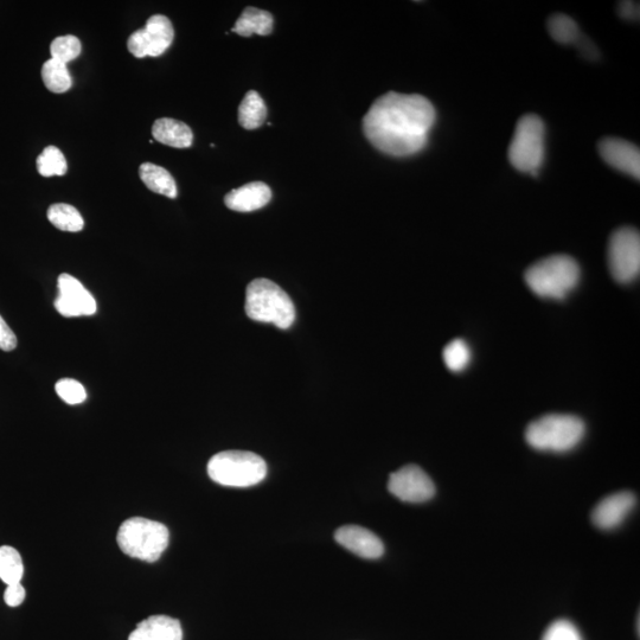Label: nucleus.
I'll use <instances>...</instances> for the list:
<instances>
[{
  "mask_svg": "<svg viewBox=\"0 0 640 640\" xmlns=\"http://www.w3.org/2000/svg\"><path fill=\"white\" fill-rule=\"evenodd\" d=\"M542 640H584L575 625L568 620H558L544 632Z\"/></svg>",
  "mask_w": 640,
  "mask_h": 640,
  "instance_id": "nucleus-29",
  "label": "nucleus"
},
{
  "mask_svg": "<svg viewBox=\"0 0 640 640\" xmlns=\"http://www.w3.org/2000/svg\"><path fill=\"white\" fill-rule=\"evenodd\" d=\"M55 390L60 398L68 405H80L87 399L85 387L78 381L63 379L56 383Z\"/></svg>",
  "mask_w": 640,
  "mask_h": 640,
  "instance_id": "nucleus-28",
  "label": "nucleus"
},
{
  "mask_svg": "<svg viewBox=\"0 0 640 640\" xmlns=\"http://www.w3.org/2000/svg\"><path fill=\"white\" fill-rule=\"evenodd\" d=\"M42 79L48 91L55 94H62L69 91L73 86L72 76H70L67 64L50 59L43 64Z\"/></svg>",
  "mask_w": 640,
  "mask_h": 640,
  "instance_id": "nucleus-22",
  "label": "nucleus"
},
{
  "mask_svg": "<svg viewBox=\"0 0 640 640\" xmlns=\"http://www.w3.org/2000/svg\"><path fill=\"white\" fill-rule=\"evenodd\" d=\"M471 349L464 339H453L448 343L443 351V358L446 367L453 373H460L469 366L471 362Z\"/></svg>",
  "mask_w": 640,
  "mask_h": 640,
  "instance_id": "nucleus-26",
  "label": "nucleus"
},
{
  "mask_svg": "<svg viewBox=\"0 0 640 640\" xmlns=\"http://www.w3.org/2000/svg\"><path fill=\"white\" fill-rule=\"evenodd\" d=\"M586 426L578 416L548 414L528 426L527 443L537 451L568 452L581 443Z\"/></svg>",
  "mask_w": 640,
  "mask_h": 640,
  "instance_id": "nucleus-3",
  "label": "nucleus"
},
{
  "mask_svg": "<svg viewBox=\"0 0 640 640\" xmlns=\"http://www.w3.org/2000/svg\"><path fill=\"white\" fill-rule=\"evenodd\" d=\"M390 494L403 502L424 503L435 495L433 480L416 465H407L389 477Z\"/></svg>",
  "mask_w": 640,
  "mask_h": 640,
  "instance_id": "nucleus-10",
  "label": "nucleus"
},
{
  "mask_svg": "<svg viewBox=\"0 0 640 640\" xmlns=\"http://www.w3.org/2000/svg\"><path fill=\"white\" fill-rule=\"evenodd\" d=\"M37 171L43 177L67 174L68 164L63 153L56 146H48L37 158Z\"/></svg>",
  "mask_w": 640,
  "mask_h": 640,
  "instance_id": "nucleus-24",
  "label": "nucleus"
},
{
  "mask_svg": "<svg viewBox=\"0 0 640 640\" xmlns=\"http://www.w3.org/2000/svg\"><path fill=\"white\" fill-rule=\"evenodd\" d=\"M435 119V108L425 96L389 92L364 115L363 131L375 149L409 157L425 149Z\"/></svg>",
  "mask_w": 640,
  "mask_h": 640,
  "instance_id": "nucleus-1",
  "label": "nucleus"
},
{
  "mask_svg": "<svg viewBox=\"0 0 640 640\" xmlns=\"http://www.w3.org/2000/svg\"><path fill=\"white\" fill-rule=\"evenodd\" d=\"M267 107L264 99L256 91H249L239 107V124L245 130H256L265 124Z\"/></svg>",
  "mask_w": 640,
  "mask_h": 640,
  "instance_id": "nucleus-20",
  "label": "nucleus"
},
{
  "mask_svg": "<svg viewBox=\"0 0 640 640\" xmlns=\"http://www.w3.org/2000/svg\"><path fill=\"white\" fill-rule=\"evenodd\" d=\"M24 575L22 556L15 548L0 547V580L6 585L19 584Z\"/></svg>",
  "mask_w": 640,
  "mask_h": 640,
  "instance_id": "nucleus-23",
  "label": "nucleus"
},
{
  "mask_svg": "<svg viewBox=\"0 0 640 640\" xmlns=\"http://www.w3.org/2000/svg\"><path fill=\"white\" fill-rule=\"evenodd\" d=\"M608 265L618 283L627 284L640 272V235L635 228L616 230L608 245Z\"/></svg>",
  "mask_w": 640,
  "mask_h": 640,
  "instance_id": "nucleus-8",
  "label": "nucleus"
},
{
  "mask_svg": "<svg viewBox=\"0 0 640 640\" xmlns=\"http://www.w3.org/2000/svg\"><path fill=\"white\" fill-rule=\"evenodd\" d=\"M546 127L535 114L524 115L516 125L509 147V160L515 169L537 176L544 160Z\"/></svg>",
  "mask_w": 640,
  "mask_h": 640,
  "instance_id": "nucleus-7",
  "label": "nucleus"
},
{
  "mask_svg": "<svg viewBox=\"0 0 640 640\" xmlns=\"http://www.w3.org/2000/svg\"><path fill=\"white\" fill-rule=\"evenodd\" d=\"M636 507V497L630 491L617 492L601 501L592 512V521L600 529L617 528Z\"/></svg>",
  "mask_w": 640,
  "mask_h": 640,
  "instance_id": "nucleus-13",
  "label": "nucleus"
},
{
  "mask_svg": "<svg viewBox=\"0 0 640 640\" xmlns=\"http://www.w3.org/2000/svg\"><path fill=\"white\" fill-rule=\"evenodd\" d=\"M57 287L59 296L55 299V307L63 317L93 316L98 310L92 294L72 275L61 274Z\"/></svg>",
  "mask_w": 640,
  "mask_h": 640,
  "instance_id": "nucleus-11",
  "label": "nucleus"
},
{
  "mask_svg": "<svg viewBox=\"0 0 640 640\" xmlns=\"http://www.w3.org/2000/svg\"><path fill=\"white\" fill-rule=\"evenodd\" d=\"M48 220L63 232L78 233L85 227L79 210L66 203H56L48 209Z\"/></svg>",
  "mask_w": 640,
  "mask_h": 640,
  "instance_id": "nucleus-21",
  "label": "nucleus"
},
{
  "mask_svg": "<svg viewBox=\"0 0 640 640\" xmlns=\"http://www.w3.org/2000/svg\"><path fill=\"white\" fill-rule=\"evenodd\" d=\"M208 475L223 486L249 488L265 479L267 465L253 452L224 451L209 460Z\"/></svg>",
  "mask_w": 640,
  "mask_h": 640,
  "instance_id": "nucleus-6",
  "label": "nucleus"
},
{
  "mask_svg": "<svg viewBox=\"0 0 640 640\" xmlns=\"http://www.w3.org/2000/svg\"><path fill=\"white\" fill-rule=\"evenodd\" d=\"M336 541L351 553L363 559H379L384 553V546L379 536L373 531L360 526H345L335 534Z\"/></svg>",
  "mask_w": 640,
  "mask_h": 640,
  "instance_id": "nucleus-14",
  "label": "nucleus"
},
{
  "mask_svg": "<svg viewBox=\"0 0 640 640\" xmlns=\"http://www.w3.org/2000/svg\"><path fill=\"white\" fill-rule=\"evenodd\" d=\"M81 51L82 44L79 38L72 35L57 37L50 46L51 59L64 64L78 59Z\"/></svg>",
  "mask_w": 640,
  "mask_h": 640,
  "instance_id": "nucleus-27",
  "label": "nucleus"
},
{
  "mask_svg": "<svg viewBox=\"0 0 640 640\" xmlns=\"http://www.w3.org/2000/svg\"><path fill=\"white\" fill-rule=\"evenodd\" d=\"M175 30L170 19L163 15L149 18L145 28L140 29L128 38L127 48L138 59L162 56L174 42Z\"/></svg>",
  "mask_w": 640,
  "mask_h": 640,
  "instance_id": "nucleus-9",
  "label": "nucleus"
},
{
  "mask_svg": "<svg viewBox=\"0 0 640 640\" xmlns=\"http://www.w3.org/2000/svg\"><path fill=\"white\" fill-rule=\"evenodd\" d=\"M580 281V267L571 256L552 255L537 261L526 272L531 292L541 298L563 299Z\"/></svg>",
  "mask_w": 640,
  "mask_h": 640,
  "instance_id": "nucleus-2",
  "label": "nucleus"
},
{
  "mask_svg": "<svg viewBox=\"0 0 640 640\" xmlns=\"http://www.w3.org/2000/svg\"><path fill=\"white\" fill-rule=\"evenodd\" d=\"M169 529L164 524L133 517L118 531L117 541L123 552L133 559L156 562L169 546Z\"/></svg>",
  "mask_w": 640,
  "mask_h": 640,
  "instance_id": "nucleus-5",
  "label": "nucleus"
},
{
  "mask_svg": "<svg viewBox=\"0 0 640 640\" xmlns=\"http://www.w3.org/2000/svg\"><path fill=\"white\" fill-rule=\"evenodd\" d=\"M17 347V337L4 318L0 316V349L12 351Z\"/></svg>",
  "mask_w": 640,
  "mask_h": 640,
  "instance_id": "nucleus-30",
  "label": "nucleus"
},
{
  "mask_svg": "<svg viewBox=\"0 0 640 640\" xmlns=\"http://www.w3.org/2000/svg\"><path fill=\"white\" fill-rule=\"evenodd\" d=\"M618 12L620 17L629 19V21H638L639 19V4L635 2H620L618 6Z\"/></svg>",
  "mask_w": 640,
  "mask_h": 640,
  "instance_id": "nucleus-32",
  "label": "nucleus"
},
{
  "mask_svg": "<svg viewBox=\"0 0 640 640\" xmlns=\"http://www.w3.org/2000/svg\"><path fill=\"white\" fill-rule=\"evenodd\" d=\"M272 200V190L266 183L252 182L229 191L224 197L227 208L239 213H251L267 206Z\"/></svg>",
  "mask_w": 640,
  "mask_h": 640,
  "instance_id": "nucleus-15",
  "label": "nucleus"
},
{
  "mask_svg": "<svg viewBox=\"0 0 640 640\" xmlns=\"http://www.w3.org/2000/svg\"><path fill=\"white\" fill-rule=\"evenodd\" d=\"M274 29V18L271 12L256 8H246L232 29L235 34L242 37L252 35L268 36Z\"/></svg>",
  "mask_w": 640,
  "mask_h": 640,
  "instance_id": "nucleus-18",
  "label": "nucleus"
},
{
  "mask_svg": "<svg viewBox=\"0 0 640 640\" xmlns=\"http://www.w3.org/2000/svg\"><path fill=\"white\" fill-rule=\"evenodd\" d=\"M548 31L554 40L561 44H573L579 41L580 30L572 17L556 14L549 18Z\"/></svg>",
  "mask_w": 640,
  "mask_h": 640,
  "instance_id": "nucleus-25",
  "label": "nucleus"
},
{
  "mask_svg": "<svg viewBox=\"0 0 640 640\" xmlns=\"http://www.w3.org/2000/svg\"><path fill=\"white\" fill-rule=\"evenodd\" d=\"M247 316L255 322L288 329L296 319V307L288 294L273 281L255 279L247 287Z\"/></svg>",
  "mask_w": 640,
  "mask_h": 640,
  "instance_id": "nucleus-4",
  "label": "nucleus"
},
{
  "mask_svg": "<svg viewBox=\"0 0 640 640\" xmlns=\"http://www.w3.org/2000/svg\"><path fill=\"white\" fill-rule=\"evenodd\" d=\"M25 595H27V592H25V588L21 582H19V584L9 585L8 588H6L4 600L6 605L17 607L24 603Z\"/></svg>",
  "mask_w": 640,
  "mask_h": 640,
  "instance_id": "nucleus-31",
  "label": "nucleus"
},
{
  "mask_svg": "<svg viewBox=\"0 0 640 640\" xmlns=\"http://www.w3.org/2000/svg\"><path fill=\"white\" fill-rule=\"evenodd\" d=\"M128 640H183V630L177 619L152 616L139 623Z\"/></svg>",
  "mask_w": 640,
  "mask_h": 640,
  "instance_id": "nucleus-16",
  "label": "nucleus"
},
{
  "mask_svg": "<svg viewBox=\"0 0 640 640\" xmlns=\"http://www.w3.org/2000/svg\"><path fill=\"white\" fill-rule=\"evenodd\" d=\"M152 136L158 143L175 149H188L194 143L191 128L183 121L172 118L156 120L152 126Z\"/></svg>",
  "mask_w": 640,
  "mask_h": 640,
  "instance_id": "nucleus-17",
  "label": "nucleus"
},
{
  "mask_svg": "<svg viewBox=\"0 0 640 640\" xmlns=\"http://www.w3.org/2000/svg\"><path fill=\"white\" fill-rule=\"evenodd\" d=\"M598 150L601 158L612 168L623 174L640 178V151L638 146L622 138L607 137L600 140Z\"/></svg>",
  "mask_w": 640,
  "mask_h": 640,
  "instance_id": "nucleus-12",
  "label": "nucleus"
},
{
  "mask_svg": "<svg viewBox=\"0 0 640 640\" xmlns=\"http://www.w3.org/2000/svg\"><path fill=\"white\" fill-rule=\"evenodd\" d=\"M139 176L146 188L165 197L174 198L178 195L177 184L170 172L162 166L152 163L140 165Z\"/></svg>",
  "mask_w": 640,
  "mask_h": 640,
  "instance_id": "nucleus-19",
  "label": "nucleus"
}]
</instances>
